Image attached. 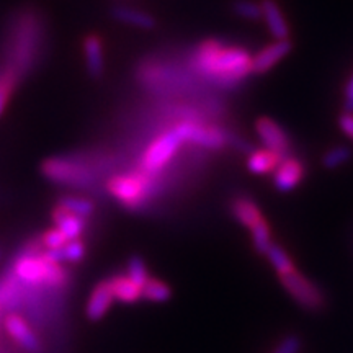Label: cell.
I'll list each match as a JSON object with an SVG mask.
<instances>
[{"instance_id":"7a4b0ae2","label":"cell","mask_w":353,"mask_h":353,"mask_svg":"<svg viewBox=\"0 0 353 353\" xmlns=\"http://www.w3.org/2000/svg\"><path fill=\"white\" fill-rule=\"evenodd\" d=\"M41 39L43 25L37 12L25 10L13 19L6 44V61L2 65L19 83L37 65Z\"/></svg>"},{"instance_id":"d6a6232c","label":"cell","mask_w":353,"mask_h":353,"mask_svg":"<svg viewBox=\"0 0 353 353\" xmlns=\"http://www.w3.org/2000/svg\"><path fill=\"white\" fill-rule=\"evenodd\" d=\"M339 128H341V131L348 139L353 141V113L343 112L339 117Z\"/></svg>"},{"instance_id":"7402d4cb","label":"cell","mask_w":353,"mask_h":353,"mask_svg":"<svg viewBox=\"0 0 353 353\" xmlns=\"http://www.w3.org/2000/svg\"><path fill=\"white\" fill-rule=\"evenodd\" d=\"M250 232H252V245L255 252L259 255L267 254V250L270 249V245L273 244L272 231H270V226H268L267 219L262 218L257 224H254V226L250 228Z\"/></svg>"},{"instance_id":"d6986e66","label":"cell","mask_w":353,"mask_h":353,"mask_svg":"<svg viewBox=\"0 0 353 353\" xmlns=\"http://www.w3.org/2000/svg\"><path fill=\"white\" fill-rule=\"evenodd\" d=\"M52 219H54L57 226L56 229H59L68 241L79 239V236H81L83 229H85V219L79 218L76 214H70L65 210L59 208V206H57L54 213H52Z\"/></svg>"},{"instance_id":"e575fe53","label":"cell","mask_w":353,"mask_h":353,"mask_svg":"<svg viewBox=\"0 0 353 353\" xmlns=\"http://www.w3.org/2000/svg\"><path fill=\"white\" fill-rule=\"evenodd\" d=\"M43 259L46 260V262L59 265L61 262H64V252L63 249H48L46 252L43 254Z\"/></svg>"},{"instance_id":"5bb4252c","label":"cell","mask_w":353,"mask_h":353,"mask_svg":"<svg viewBox=\"0 0 353 353\" xmlns=\"http://www.w3.org/2000/svg\"><path fill=\"white\" fill-rule=\"evenodd\" d=\"M113 291L110 286V281H101L95 286L94 293L87 304V316L90 321H100L101 317L108 312L110 306L113 304Z\"/></svg>"},{"instance_id":"cb8c5ba5","label":"cell","mask_w":353,"mask_h":353,"mask_svg":"<svg viewBox=\"0 0 353 353\" xmlns=\"http://www.w3.org/2000/svg\"><path fill=\"white\" fill-rule=\"evenodd\" d=\"M352 159V149L347 148V145H334L329 151L322 154L321 164L324 169L334 170L339 169V167L345 165L348 161Z\"/></svg>"},{"instance_id":"30bf717a","label":"cell","mask_w":353,"mask_h":353,"mask_svg":"<svg viewBox=\"0 0 353 353\" xmlns=\"http://www.w3.org/2000/svg\"><path fill=\"white\" fill-rule=\"evenodd\" d=\"M291 50H293V44L290 39L267 44L257 54L252 56V74H265L272 70L280 61H283L290 54Z\"/></svg>"},{"instance_id":"8fae6325","label":"cell","mask_w":353,"mask_h":353,"mask_svg":"<svg viewBox=\"0 0 353 353\" xmlns=\"http://www.w3.org/2000/svg\"><path fill=\"white\" fill-rule=\"evenodd\" d=\"M82 50L88 76L94 79H100L105 72L103 39H101L97 33L87 34V37L83 38Z\"/></svg>"},{"instance_id":"f1b7e54d","label":"cell","mask_w":353,"mask_h":353,"mask_svg":"<svg viewBox=\"0 0 353 353\" xmlns=\"http://www.w3.org/2000/svg\"><path fill=\"white\" fill-rule=\"evenodd\" d=\"M303 350V341L296 334H290L275 347L272 353H299Z\"/></svg>"},{"instance_id":"5b68a950","label":"cell","mask_w":353,"mask_h":353,"mask_svg":"<svg viewBox=\"0 0 353 353\" xmlns=\"http://www.w3.org/2000/svg\"><path fill=\"white\" fill-rule=\"evenodd\" d=\"M43 175L51 182L69 187H88L95 180L94 169L79 157H51L43 162Z\"/></svg>"},{"instance_id":"d4e9b609","label":"cell","mask_w":353,"mask_h":353,"mask_svg":"<svg viewBox=\"0 0 353 353\" xmlns=\"http://www.w3.org/2000/svg\"><path fill=\"white\" fill-rule=\"evenodd\" d=\"M59 208H63L70 214H76L79 218H88L92 213H94V203L87 198L81 196H65L59 201Z\"/></svg>"},{"instance_id":"ffe728a7","label":"cell","mask_w":353,"mask_h":353,"mask_svg":"<svg viewBox=\"0 0 353 353\" xmlns=\"http://www.w3.org/2000/svg\"><path fill=\"white\" fill-rule=\"evenodd\" d=\"M108 281L110 286H112L113 296L123 303H138L143 298V288L139 285H136L134 281H131L128 276L117 275Z\"/></svg>"},{"instance_id":"4316f807","label":"cell","mask_w":353,"mask_h":353,"mask_svg":"<svg viewBox=\"0 0 353 353\" xmlns=\"http://www.w3.org/2000/svg\"><path fill=\"white\" fill-rule=\"evenodd\" d=\"M232 12L241 19L249 21L262 20V6H260V2H254V0H236L232 3Z\"/></svg>"},{"instance_id":"9a60e30c","label":"cell","mask_w":353,"mask_h":353,"mask_svg":"<svg viewBox=\"0 0 353 353\" xmlns=\"http://www.w3.org/2000/svg\"><path fill=\"white\" fill-rule=\"evenodd\" d=\"M283 156L270 149H255L249 154L247 157V169L252 172L254 175H267L272 174L273 170H276V167L280 165V162L283 161Z\"/></svg>"},{"instance_id":"3957f363","label":"cell","mask_w":353,"mask_h":353,"mask_svg":"<svg viewBox=\"0 0 353 353\" xmlns=\"http://www.w3.org/2000/svg\"><path fill=\"white\" fill-rule=\"evenodd\" d=\"M157 179L159 176L145 175L144 172L136 169L128 174L113 175L108 180L107 188L126 208L138 210L156 193Z\"/></svg>"},{"instance_id":"277c9868","label":"cell","mask_w":353,"mask_h":353,"mask_svg":"<svg viewBox=\"0 0 353 353\" xmlns=\"http://www.w3.org/2000/svg\"><path fill=\"white\" fill-rule=\"evenodd\" d=\"M182 144L183 139L180 138L175 128L164 131L144 149L138 170L144 172L145 175L159 176L162 174V170L170 164L172 159L176 156Z\"/></svg>"},{"instance_id":"6da1fadb","label":"cell","mask_w":353,"mask_h":353,"mask_svg":"<svg viewBox=\"0 0 353 353\" xmlns=\"http://www.w3.org/2000/svg\"><path fill=\"white\" fill-rule=\"evenodd\" d=\"M196 76L223 88H234L252 74V56L244 48L221 39H205L190 57Z\"/></svg>"},{"instance_id":"484cf974","label":"cell","mask_w":353,"mask_h":353,"mask_svg":"<svg viewBox=\"0 0 353 353\" xmlns=\"http://www.w3.org/2000/svg\"><path fill=\"white\" fill-rule=\"evenodd\" d=\"M17 85H19V82L15 81V77L0 64V117L6 112L8 101H10Z\"/></svg>"},{"instance_id":"f546056e","label":"cell","mask_w":353,"mask_h":353,"mask_svg":"<svg viewBox=\"0 0 353 353\" xmlns=\"http://www.w3.org/2000/svg\"><path fill=\"white\" fill-rule=\"evenodd\" d=\"M63 252L64 260H68V262H79V260H82L83 255H85V245H83L79 239L68 241L63 247Z\"/></svg>"},{"instance_id":"2e32d148","label":"cell","mask_w":353,"mask_h":353,"mask_svg":"<svg viewBox=\"0 0 353 353\" xmlns=\"http://www.w3.org/2000/svg\"><path fill=\"white\" fill-rule=\"evenodd\" d=\"M114 20L120 23L134 26L141 30H152L156 28V19L149 12L141 10V8L128 7V6H117L112 10Z\"/></svg>"},{"instance_id":"52a82bcc","label":"cell","mask_w":353,"mask_h":353,"mask_svg":"<svg viewBox=\"0 0 353 353\" xmlns=\"http://www.w3.org/2000/svg\"><path fill=\"white\" fill-rule=\"evenodd\" d=\"M280 283L288 291L290 296L306 311L319 312L325 307V296L322 290L298 270L281 275Z\"/></svg>"},{"instance_id":"7c38bea8","label":"cell","mask_w":353,"mask_h":353,"mask_svg":"<svg viewBox=\"0 0 353 353\" xmlns=\"http://www.w3.org/2000/svg\"><path fill=\"white\" fill-rule=\"evenodd\" d=\"M262 6V19L268 26V32L276 41L281 39H290L291 30L288 21L285 19V13L281 7L278 6L276 0H260Z\"/></svg>"},{"instance_id":"ba28073f","label":"cell","mask_w":353,"mask_h":353,"mask_svg":"<svg viewBox=\"0 0 353 353\" xmlns=\"http://www.w3.org/2000/svg\"><path fill=\"white\" fill-rule=\"evenodd\" d=\"M255 131L257 136L262 141L263 145L270 151H275L280 156L288 157L291 151V139L283 128L273 121L268 117H260L255 121Z\"/></svg>"},{"instance_id":"836d02e7","label":"cell","mask_w":353,"mask_h":353,"mask_svg":"<svg viewBox=\"0 0 353 353\" xmlns=\"http://www.w3.org/2000/svg\"><path fill=\"white\" fill-rule=\"evenodd\" d=\"M343 112L353 113V74L348 79L345 85V95H343Z\"/></svg>"},{"instance_id":"1f68e13d","label":"cell","mask_w":353,"mask_h":353,"mask_svg":"<svg viewBox=\"0 0 353 353\" xmlns=\"http://www.w3.org/2000/svg\"><path fill=\"white\" fill-rule=\"evenodd\" d=\"M65 242H68V239L59 229H51L43 236V244L46 245V249H63Z\"/></svg>"},{"instance_id":"4fadbf2b","label":"cell","mask_w":353,"mask_h":353,"mask_svg":"<svg viewBox=\"0 0 353 353\" xmlns=\"http://www.w3.org/2000/svg\"><path fill=\"white\" fill-rule=\"evenodd\" d=\"M6 329L8 335L12 339H15V342L20 347H23L28 352H38L39 343L37 335L33 334V330L30 329V325L26 324V321L19 314H8L6 317Z\"/></svg>"},{"instance_id":"603a6c76","label":"cell","mask_w":353,"mask_h":353,"mask_svg":"<svg viewBox=\"0 0 353 353\" xmlns=\"http://www.w3.org/2000/svg\"><path fill=\"white\" fill-rule=\"evenodd\" d=\"M143 298L152 303H167L172 298V290L164 281L149 278L143 285Z\"/></svg>"},{"instance_id":"8992f818","label":"cell","mask_w":353,"mask_h":353,"mask_svg":"<svg viewBox=\"0 0 353 353\" xmlns=\"http://www.w3.org/2000/svg\"><path fill=\"white\" fill-rule=\"evenodd\" d=\"M174 128L183 143L195 144L208 151H219L228 144V132L206 121H179Z\"/></svg>"},{"instance_id":"ac0fdd59","label":"cell","mask_w":353,"mask_h":353,"mask_svg":"<svg viewBox=\"0 0 353 353\" xmlns=\"http://www.w3.org/2000/svg\"><path fill=\"white\" fill-rule=\"evenodd\" d=\"M44 272H46V260L34 255H25L15 263V273L20 280L26 283H39L44 281Z\"/></svg>"},{"instance_id":"44dd1931","label":"cell","mask_w":353,"mask_h":353,"mask_svg":"<svg viewBox=\"0 0 353 353\" xmlns=\"http://www.w3.org/2000/svg\"><path fill=\"white\" fill-rule=\"evenodd\" d=\"M265 255H267L268 262H270L272 267L275 268L278 276L288 275V273H293L298 270L296 265H294V262H293V259L290 257L288 252H286L281 245L272 244L270 249L267 250V254Z\"/></svg>"},{"instance_id":"83f0119b","label":"cell","mask_w":353,"mask_h":353,"mask_svg":"<svg viewBox=\"0 0 353 353\" xmlns=\"http://www.w3.org/2000/svg\"><path fill=\"white\" fill-rule=\"evenodd\" d=\"M126 276L143 288V285L149 280V273H148V268H145L144 260L138 257V255H132L130 262H128Z\"/></svg>"},{"instance_id":"e0dca14e","label":"cell","mask_w":353,"mask_h":353,"mask_svg":"<svg viewBox=\"0 0 353 353\" xmlns=\"http://www.w3.org/2000/svg\"><path fill=\"white\" fill-rule=\"evenodd\" d=\"M231 213L242 226L250 229L263 218L259 205L249 196H234L231 200Z\"/></svg>"},{"instance_id":"4dcf8cb0","label":"cell","mask_w":353,"mask_h":353,"mask_svg":"<svg viewBox=\"0 0 353 353\" xmlns=\"http://www.w3.org/2000/svg\"><path fill=\"white\" fill-rule=\"evenodd\" d=\"M64 280H65V275H64L63 268H61L57 263L46 262V272H44V283H48L51 286H61L64 283Z\"/></svg>"},{"instance_id":"9c48e42d","label":"cell","mask_w":353,"mask_h":353,"mask_svg":"<svg viewBox=\"0 0 353 353\" xmlns=\"http://www.w3.org/2000/svg\"><path fill=\"white\" fill-rule=\"evenodd\" d=\"M306 176V165L301 159L288 156L280 162L273 174V185L278 192L288 193L294 190Z\"/></svg>"}]
</instances>
